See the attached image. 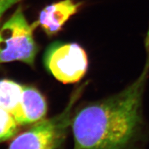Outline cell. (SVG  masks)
Returning <instances> with one entry per match:
<instances>
[{"instance_id": "obj_1", "label": "cell", "mask_w": 149, "mask_h": 149, "mask_svg": "<svg viewBox=\"0 0 149 149\" xmlns=\"http://www.w3.org/2000/svg\"><path fill=\"white\" fill-rule=\"evenodd\" d=\"M141 73L120 92L81 108L72 119L74 149H139L149 128L143 111L149 79V29Z\"/></svg>"}, {"instance_id": "obj_2", "label": "cell", "mask_w": 149, "mask_h": 149, "mask_svg": "<svg viewBox=\"0 0 149 149\" xmlns=\"http://www.w3.org/2000/svg\"><path fill=\"white\" fill-rule=\"evenodd\" d=\"M84 89V85L77 88L61 113L35 123L31 128L16 137L8 149H61L67 130L72 123V109Z\"/></svg>"}, {"instance_id": "obj_3", "label": "cell", "mask_w": 149, "mask_h": 149, "mask_svg": "<svg viewBox=\"0 0 149 149\" xmlns=\"http://www.w3.org/2000/svg\"><path fill=\"white\" fill-rule=\"evenodd\" d=\"M35 23L30 25L23 10L18 7L0 26V63L19 61L33 66L37 53L33 37Z\"/></svg>"}, {"instance_id": "obj_4", "label": "cell", "mask_w": 149, "mask_h": 149, "mask_svg": "<svg viewBox=\"0 0 149 149\" xmlns=\"http://www.w3.org/2000/svg\"><path fill=\"white\" fill-rule=\"evenodd\" d=\"M45 67L55 79L64 84L79 81L88 70V60L84 48L74 43L56 42L44 56Z\"/></svg>"}, {"instance_id": "obj_5", "label": "cell", "mask_w": 149, "mask_h": 149, "mask_svg": "<svg viewBox=\"0 0 149 149\" xmlns=\"http://www.w3.org/2000/svg\"><path fill=\"white\" fill-rule=\"evenodd\" d=\"M81 3L74 0H61L46 6L40 12L37 25L48 36L57 34L64 24L77 13Z\"/></svg>"}, {"instance_id": "obj_6", "label": "cell", "mask_w": 149, "mask_h": 149, "mask_svg": "<svg viewBox=\"0 0 149 149\" xmlns=\"http://www.w3.org/2000/svg\"><path fill=\"white\" fill-rule=\"evenodd\" d=\"M47 113L46 100L39 91L24 86L21 102L13 116L19 126L34 124L42 120Z\"/></svg>"}, {"instance_id": "obj_7", "label": "cell", "mask_w": 149, "mask_h": 149, "mask_svg": "<svg viewBox=\"0 0 149 149\" xmlns=\"http://www.w3.org/2000/svg\"><path fill=\"white\" fill-rule=\"evenodd\" d=\"M23 86L13 80H0V109L13 115L21 102Z\"/></svg>"}, {"instance_id": "obj_8", "label": "cell", "mask_w": 149, "mask_h": 149, "mask_svg": "<svg viewBox=\"0 0 149 149\" xmlns=\"http://www.w3.org/2000/svg\"><path fill=\"white\" fill-rule=\"evenodd\" d=\"M19 126L12 113L0 109V142L15 137L19 130Z\"/></svg>"}, {"instance_id": "obj_9", "label": "cell", "mask_w": 149, "mask_h": 149, "mask_svg": "<svg viewBox=\"0 0 149 149\" xmlns=\"http://www.w3.org/2000/svg\"><path fill=\"white\" fill-rule=\"evenodd\" d=\"M23 0H0V18L8 9Z\"/></svg>"}, {"instance_id": "obj_10", "label": "cell", "mask_w": 149, "mask_h": 149, "mask_svg": "<svg viewBox=\"0 0 149 149\" xmlns=\"http://www.w3.org/2000/svg\"><path fill=\"white\" fill-rule=\"evenodd\" d=\"M0 26H1V25H0Z\"/></svg>"}]
</instances>
